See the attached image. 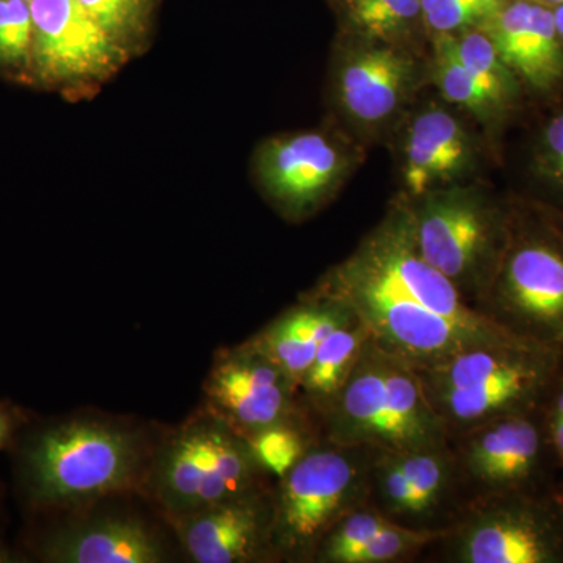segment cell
<instances>
[{"label":"cell","instance_id":"8fae6325","mask_svg":"<svg viewBox=\"0 0 563 563\" xmlns=\"http://www.w3.org/2000/svg\"><path fill=\"white\" fill-rule=\"evenodd\" d=\"M369 501L395 523L442 529L466 498L451 443L413 451H374Z\"/></svg>","mask_w":563,"mask_h":563},{"label":"cell","instance_id":"d4e9b609","mask_svg":"<svg viewBox=\"0 0 563 563\" xmlns=\"http://www.w3.org/2000/svg\"><path fill=\"white\" fill-rule=\"evenodd\" d=\"M255 457L266 473L284 477L307 451L314 446L312 429L307 420L284 422L247 439Z\"/></svg>","mask_w":563,"mask_h":563},{"label":"cell","instance_id":"4fadbf2b","mask_svg":"<svg viewBox=\"0 0 563 563\" xmlns=\"http://www.w3.org/2000/svg\"><path fill=\"white\" fill-rule=\"evenodd\" d=\"M203 393L206 409L246 439L273 426L307 420L298 385L252 340L214 357Z\"/></svg>","mask_w":563,"mask_h":563},{"label":"cell","instance_id":"7402d4cb","mask_svg":"<svg viewBox=\"0 0 563 563\" xmlns=\"http://www.w3.org/2000/svg\"><path fill=\"white\" fill-rule=\"evenodd\" d=\"M433 79L446 101L462 107L487 125L501 124L510 117L487 91L474 80L459 60L454 51L453 35H437L433 52Z\"/></svg>","mask_w":563,"mask_h":563},{"label":"cell","instance_id":"5b68a950","mask_svg":"<svg viewBox=\"0 0 563 563\" xmlns=\"http://www.w3.org/2000/svg\"><path fill=\"white\" fill-rule=\"evenodd\" d=\"M266 476L246 437L203 409L154 448L143 490L169 520L262 490Z\"/></svg>","mask_w":563,"mask_h":563},{"label":"cell","instance_id":"8992f818","mask_svg":"<svg viewBox=\"0 0 563 563\" xmlns=\"http://www.w3.org/2000/svg\"><path fill=\"white\" fill-rule=\"evenodd\" d=\"M372 462L369 448L317 443L280 477L273 492L276 561L313 562L328 533L372 504Z\"/></svg>","mask_w":563,"mask_h":563},{"label":"cell","instance_id":"44dd1931","mask_svg":"<svg viewBox=\"0 0 563 563\" xmlns=\"http://www.w3.org/2000/svg\"><path fill=\"white\" fill-rule=\"evenodd\" d=\"M368 339L366 329L355 321L333 332L318 347L312 365L307 369L299 387L314 413H321L335 398L336 393L342 390Z\"/></svg>","mask_w":563,"mask_h":563},{"label":"cell","instance_id":"8d00e7d4","mask_svg":"<svg viewBox=\"0 0 563 563\" xmlns=\"http://www.w3.org/2000/svg\"><path fill=\"white\" fill-rule=\"evenodd\" d=\"M533 2L542 3V5L550 7V9H554V7L563 5V0H533Z\"/></svg>","mask_w":563,"mask_h":563},{"label":"cell","instance_id":"ba28073f","mask_svg":"<svg viewBox=\"0 0 563 563\" xmlns=\"http://www.w3.org/2000/svg\"><path fill=\"white\" fill-rule=\"evenodd\" d=\"M477 309L506 331L563 352V239L539 206L512 214L509 243Z\"/></svg>","mask_w":563,"mask_h":563},{"label":"cell","instance_id":"3957f363","mask_svg":"<svg viewBox=\"0 0 563 563\" xmlns=\"http://www.w3.org/2000/svg\"><path fill=\"white\" fill-rule=\"evenodd\" d=\"M324 442L376 451H413L451 443L412 365L372 339L342 390L318 413Z\"/></svg>","mask_w":563,"mask_h":563},{"label":"cell","instance_id":"f546056e","mask_svg":"<svg viewBox=\"0 0 563 563\" xmlns=\"http://www.w3.org/2000/svg\"><path fill=\"white\" fill-rule=\"evenodd\" d=\"M33 21L31 3L0 0V66L31 69Z\"/></svg>","mask_w":563,"mask_h":563},{"label":"cell","instance_id":"ffe728a7","mask_svg":"<svg viewBox=\"0 0 563 563\" xmlns=\"http://www.w3.org/2000/svg\"><path fill=\"white\" fill-rule=\"evenodd\" d=\"M251 340L280 366L298 387H301L303 376L312 365L318 347L324 342L314 322L312 306L306 299H301L298 306L285 310Z\"/></svg>","mask_w":563,"mask_h":563},{"label":"cell","instance_id":"e0dca14e","mask_svg":"<svg viewBox=\"0 0 563 563\" xmlns=\"http://www.w3.org/2000/svg\"><path fill=\"white\" fill-rule=\"evenodd\" d=\"M417 62L388 43L368 41L347 51L336 74L339 103L350 120L377 125L390 120L417 81Z\"/></svg>","mask_w":563,"mask_h":563},{"label":"cell","instance_id":"30bf717a","mask_svg":"<svg viewBox=\"0 0 563 563\" xmlns=\"http://www.w3.org/2000/svg\"><path fill=\"white\" fill-rule=\"evenodd\" d=\"M544 407L451 435L466 503L506 493H561Z\"/></svg>","mask_w":563,"mask_h":563},{"label":"cell","instance_id":"d590c367","mask_svg":"<svg viewBox=\"0 0 563 563\" xmlns=\"http://www.w3.org/2000/svg\"><path fill=\"white\" fill-rule=\"evenodd\" d=\"M553 16L555 22V29H558L559 38H561L563 44V5L554 7Z\"/></svg>","mask_w":563,"mask_h":563},{"label":"cell","instance_id":"d6986e66","mask_svg":"<svg viewBox=\"0 0 563 563\" xmlns=\"http://www.w3.org/2000/svg\"><path fill=\"white\" fill-rule=\"evenodd\" d=\"M44 561L55 563H161L157 533L131 517H96L58 529L43 543Z\"/></svg>","mask_w":563,"mask_h":563},{"label":"cell","instance_id":"484cf974","mask_svg":"<svg viewBox=\"0 0 563 563\" xmlns=\"http://www.w3.org/2000/svg\"><path fill=\"white\" fill-rule=\"evenodd\" d=\"M393 523L395 521L385 517L373 504L358 507L354 512L346 515L322 540L313 562L350 563L352 555Z\"/></svg>","mask_w":563,"mask_h":563},{"label":"cell","instance_id":"7a4b0ae2","mask_svg":"<svg viewBox=\"0 0 563 563\" xmlns=\"http://www.w3.org/2000/svg\"><path fill=\"white\" fill-rule=\"evenodd\" d=\"M417 373L451 437L547 406L563 379V352L515 339L473 347Z\"/></svg>","mask_w":563,"mask_h":563},{"label":"cell","instance_id":"cb8c5ba5","mask_svg":"<svg viewBox=\"0 0 563 563\" xmlns=\"http://www.w3.org/2000/svg\"><path fill=\"white\" fill-rule=\"evenodd\" d=\"M77 3L129 55L136 54L146 41L155 0H77Z\"/></svg>","mask_w":563,"mask_h":563},{"label":"cell","instance_id":"74e56055","mask_svg":"<svg viewBox=\"0 0 563 563\" xmlns=\"http://www.w3.org/2000/svg\"><path fill=\"white\" fill-rule=\"evenodd\" d=\"M25 2H29V3H31V2H32V0H25Z\"/></svg>","mask_w":563,"mask_h":563},{"label":"cell","instance_id":"6da1fadb","mask_svg":"<svg viewBox=\"0 0 563 563\" xmlns=\"http://www.w3.org/2000/svg\"><path fill=\"white\" fill-rule=\"evenodd\" d=\"M307 295L342 303L377 346L417 369L473 347L521 339L466 301L422 257L409 202L393 207Z\"/></svg>","mask_w":563,"mask_h":563},{"label":"cell","instance_id":"52a82bcc","mask_svg":"<svg viewBox=\"0 0 563 563\" xmlns=\"http://www.w3.org/2000/svg\"><path fill=\"white\" fill-rule=\"evenodd\" d=\"M409 209L422 257L477 309L509 243L512 213L459 185L424 192Z\"/></svg>","mask_w":563,"mask_h":563},{"label":"cell","instance_id":"1f68e13d","mask_svg":"<svg viewBox=\"0 0 563 563\" xmlns=\"http://www.w3.org/2000/svg\"><path fill=\"white\" fill-rule=\"evenodd\" d=\"M547 421L559 472L563 473V420H561V418L550 417V415L547 413ZM559 487H561V495L563 496V481L559 484Z\"/></svg>","mask_w":563,"mask_h":563},{"label":"cell","instance_id":"836d02e7","mask_svg":"<svg viewBox=\"0 0 563 563\" xmlns=\"http://www.w3.org/2000/svg\"><path fill=\"white\" fill-rule=\"evenodd\" d=\"M547 413L553 418H561L563 420V379L561 384L558 385L553 395H551L550 401H548Z\"/></svg>","mask_w":563,"mask_h":563},{"label":"cell","instance_id":"d6a6232c","mask_svg":"<svg viewBox=\"0 0 563 563\" xmlns=\"http://www.w3.org/2000/svg\"><path fill=\"white\" fill-rule=\"evenodd\" d=\"M14 431V418L5 407L0 406V450L5 448Z\"/></svg>","mask_w":563,"mask_h":563},{"label":"cell","instance_id":"4316f807","mask_svg":"<svg viewBox=\"0 0 563 563\" xmlns=\"http://www.w3.org/2000/svg\"><path fill=\"white\" fill-rule=\"evenodd\" d=\"M421 16L420 0H351V20L368 41L388 43Z\"/></svg>","mask_w":563,"mask_h":563},{"label":"cell","instance_id":"7c38bea8","mask_svg":"<svg viewBox=\"0 0 563 563\" xmlns=\"http://www.w3.org/2000/svg\"><path fill=\"white\" fill-rule=\"evenodd\" d=\"M31 11V70L49 87L95 90L131 57L77 0H32Z\"/></svg>","mask_w":563,"mask_h":563},{"label":"cell","instance_id":"f35d334b","mask_svg":"<svg viewBox=\"0 0 563 563\" xmlns=\"http://www.w3.org/2000/svg\"><path fill=\"white\" fill-rule=\"evenodd\" d=\"M501 2H507V0H501Z\"/></svg>","mask_w":563,"mask_h":563},{"label":"cell","instance_id":"83f0119b","mask_svg":"<svg viewBox=\"0 0 563 563\" xmlns=\"http://www.w3.org/2000/svg\"><path fill=\"white\" fill-rule=\"evenodd\" d=\"M528 168L539 187L563 201V109L551 114L537 132Z\"/></svg>","mask_w":563,"mask_h":563},{"label":"cell","instance_id":"603a6c76","mask_svg":"<svg viewBox=\"0 0 563 563\" xmlns=\"http://www.w3.org/2000/svg\"><path fill=\"white\" fill-rule=\"evenodd\" d=\"M451 35L462 65L507 113L512 114L525 88L514 70L499 57L487 33L481 29H468Z\"/></svg>","mask_w":563,"mask_h":563},{"label":"cell","instance_id":"e575fe53","mask_svg":"<svg viewBox=\"0 0 563 563\" xmlns=\"http://www.w3.org/2000/svg\"><path fill=\"white\" fill-rule=\"evenodd\" d=\"M539 207L540 210L547 214L548 220L553 222L554 228L558 229V232L561 233L563 239V209H559V207L554 206H547V203H539Z\"/></svg>","mask_w":563,"mask_h":563},{"label":"cell","instance_id":"9a60e30c","mask_svg":"<svg viewBox=\"0 0 563 563\" xmlns=\"http://www.w3.org/2000/svg\"><path fill=\"white\" fill-rule=\"evenodd\" d=\"M273 492L246 493L169 518L185 553L196 563L276 561L273 551Z\"/></svg>","mask_w":563,"mask_h":563},{"label":"cell","instance_id":"9c48e42d","mask_svg":"<svg viewBox=\"0 0 563 563\" xmlns=\"http://www.w3.org/2000/svg\"><path fill=\"white\" fill-rule=\"evenodd\" d=\"M457 563H563V496L506 493L470 499L440 540Z\"/></svg>","mask_w":563,"mask_h":563},{"label":"cell","instance_id":"5bb4252c","mask_svg":"<svg viewBox=\"0 0 563 563\" xmlns=\"http://www.w3.org/2000/svg\"><path fill=\"white\" fill-rule=\"evenodd\" d=\"M347 169L346 152L321 132L274 136L261 144L254 157L255 179L288 218L320 209L339 190Z\"/></svg>","mask_w":563,"mask_h":563},{"label":"cell","instance_id":"2e32d148","mask_svg":"<svg viewBox=\"0 0 563 563\" xmlns=\"http://www.w3.org/2000/svg\"><path fill=\"white\" fill-rule=\"evenodd\" d=\"M504 63L537 95H553L563 87V44L553 10L533 0H507L481 24Z\"/></svg>","mask_w":563,"mask_h":563},{"label":"cell","instance_id":"ac0fdd59","mask_svg":"<svg viewBox=\"0 0 563 563\" xmlns=\"http://www.w3.org/2000/svg\"><path fill=\"white\" fill-rule=\"evenodd\" d=\"M476 151L465 125L443 109L421 111L407 132L404 184L412 198L450 187L473 168Z\"/></svg>","mask_w":563,"mask_h":563},{"label":"cell","instance_id":"f1b7e54d","mask_svg":"<svg viewBox=\"0 0 563 563\" xmlns=\"http://www.w3.org/2000/svg\"><path fill=\"white\" fill-rule=\"evenodd\" d=\"M448 528L415 529L393 523L377 533L350 559V563H390L420 553L424 548L437 544L446 536Z\"/></svg>","mask_w":563,"mask_h":563},{"label":"cell","instance_id":"4dcf8cb0","mask_svg":"<svg viewBox=\"0 0 563 563\" xmlns=\"http://www.w3.org/2000/svg\"><path fill=\"white\" fill-rule=\"evenodd\" d=\"M421 16L437 35L477 29L501 9V0H420Z\"/></svg>","mask_w":563,"mask_h":563},{"label":"cell","instance_id":"277c9868","mask_svg":"<svg viewBox=\"0 0 563 563\" xmlns=\"http://www.w3.org/2000/svg\"><path fill=\"white\" fill-rule=\"evenodd\" d=\"M152 451L139 431L122 422L74 418L29 443L25 483L33 501L55 507L143 490Z\"/></svg>","mask_w":563,"mask_h":563}]
</instances>
